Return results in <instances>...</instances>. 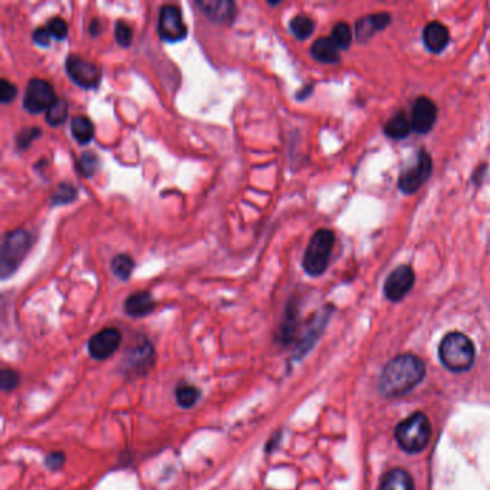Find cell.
Wrapping results in <instances>:
<instances>
[{
	"mask_svg": "<svg viewBox=\"0 0 490 490\" xmlns=\"http://www.w3.org/2000/svg\"><path fill=\"white\" fill-rule=\"evenodd\" d=\"M154 361V349L148 341H141L132 349L129 367L136 372H145Z\"/></svg>",
	"mask_w": 490,
	"mask_h": 490,
	"instance_id": "18",
	"label": "cell"
},
{
	"mask_svg": "<svg viewBox=\"0 0 490 490\" xmlns=\"http://www.w3.org/2000/svg\"><path fill=\"white\" fill-rule=\"evenodd\" d=\"M411 131H413L411 120L404 113H398L393 116L384 125L386 136L393 140H403Z\"/></svg>",
	"mask_w": 490,
	"mask_h": 490,
	"instance_id": "19",
	"label": "cell"
},
{
	"mask_svg": "<svg viewBox=\"0 0 490 490\" xmlns=\"http://www.w3.org/2000/svg\"><path fill=\"white\" fill-rule=\"evenodd\" d=\"M329 38L333 43H335V47L340 51L348 49L351 42H352V32H351L349 25L345 24V22H338V24L333 26Z\"/></svg>",
	"mask_w": 490,
	"mask_h": 490,
	"instance_id": "25",
	"label": "cell"
},
{
	"mask_svg": "<svg viewBox=\"0 0 490 490\" xmlns=\"http://www.w3.org/2000/svg\"><path fill=\"white\" fill-rule=\"evenodd\" d=\"M100 32H101L100 22L97 19L89 22V33H91V36H97Z\"/></svg>",
	"mask_w": 490,
	"mask_h": 490,
	"instance_id": "36",
	"label": "cell"
},
{
	"mask_svg": "<svg viewBox=\"0 0 490 490\" xmlns=\"http://www.w3.org/2000/svg\"><path fill=\"white\" fill-rule=\"evenodd\" d=\"M56 95L54 86L42 78H32L28 82L25 97H24V108L31 114L47 113L48 108L56 101Z\"/></svg>",
	"mask_w": 490,
	"mask_h": 490,
	"instance_id": "8",
	"label": "cell"
},
{
	"mask_svg": "<svg viewBox=\"0 0 490 490\" xmlns=\"http://www.w3.org/2000/svg\"><path fill=\"white\" fill-rule=\"evenodd\" d=\"M157 31L164 42L175 43L187 36V26L183 22L182 10L175 5H164L159 13Z\"/></svg>",
	"mask_w": 490,
	"mask_h": 490,
	"instance_id": "9",
	"label": "cell"
},
{
	"mask_svg": "<svg viewBox=\"0 0 490 490\" xmlns=\"http://www.w3.org/2000/svg\"><path fill=\"white\" fill-rule=\"evenodd\" d=\"M134 267L136 262L127 253H118L111 260V271L121 280H127L131 276Z\"/></svg>",
	"mask_w": 490,
	"mask_h": 490,
	"instance_id": "23",
	"label": "cell"
},
{
	"mask_svg": "<svg viewBox=\"0 0 490 490\" xmlns=\"http://www.w3.org/2000/svg\"><path fill=\"white\" fill-rule=\"evenodd\" d=\"M114 35H116V40L118 42V45L121 47H129L132 42V29L128 24L122 20H118L116 24V29H114Z\"/></svg>",
	"mask_w": 490,
	"mask_h": 490,
	"instance_id": "30",
	"label": "cell"
},
{
	"mask_svg": "<svg viewBox=\"0 0 490 490\" xmlns=\"http://www.w3.org/2000/svg\"><path fill=\"white\" fill-rule=\"evenodd\" d=\"M391 22V16L387 12L371 13L356 20L355 35L360 42H368L375 33L384 31Z\"/></svg>",
	"mask_w": 490,
	"mask_h": 490,
	"instance_id": "14",
	"label": "cell"
},
{
	"mask_svg": "<svg viewBox=\"0 0 490 490\" xmlns=\"http://www.w3.org/2000/svg\"><path fill=\"white\" fill-rule=\"evenodd\" d=\"M52 35V38L55 39H65L66 35H68V25H66V22L61 17V16H55L48 22L47 26Z\"/></svg>",
	"mask_w": 490,
	"mask_h": 490,
	"instance_id": "31",
	"label": "cell"
},
{
	"mask_svg": "<svg viewBox=\"0 0 490 490\" xmlns=\"http://www.w3.org/2000/svg\"><path fill=\"white\" fill-rule=\"evenodd\" d=\"M32 38H33V42H35L36 45H39V47L48 48L49 45H51L52 35H51V32H49V29H48L47 26H40V28L35 29Z\"/></svg>",
	"mask_w": 490,
	"mask_h": 490,
	"instance_id": "34",
	"label": "cell"
},
{
	"mask_svg": "<svg viewBox=\"0 0 490 490\" xmlns=\"http://www.w3.org/2000/svg\"><path fill=\"white\" fill-rule=\"evenodd\" d=\"M335 244V233L331 229H319L310 237L303 253L302 267L310 276H321L329 264Z\"/></svg>",
	"mask_w": 490,
	"mask_h": 490,
	"instance_id": "4",
	"label": "cell"
},
{
	"mask_svg": "<svg viewBox=\"0 0 490 490\" xmlns=\"http://www.w3.org/2000/svg\"><path fill=\"white\" fill-rule=\"evenodd\" d=\"M68 118V102L62 98H58L47 111V116H45V120L51 125V127H56L61 125L62 122L66 121Z\"/></svg>",
	"mask_w": 490,
	"mask_h": 490,
	"instance_id": "24",
	"label": "cell"
},
{
	"mask_svg": "<svg viewBox=\"0 0 490 490\" xmlns=\"http://www.w3.org/2000/svg\"><path fill=\"white\" fill-rule=\"evenodd\" d=\"M196 5L217 25H232L236 17V3L232 0H197Z\"/></svg>",
	"mask_w": 490,
	"mask_h": 490,
	"instance_id": "13",
	"label": "cell"
},
{
	"mask_svg": "<svg viewBox=\"0 0 490 490\" xmlns=\"http://www.w3.org/2000/svg\"><path fill=\"white\" fill-rule=\"evenodd\" d=\"M380 490H414V483L404 469H393L386 473Z\"/></svg>",
	"mask_w": 490,
	"mask_h": 490,
	"instance_id": "21",
	"label": "cell"
},
{
	"mask_svg": "<svg viewBox=\"0 0 490 490\" xmlns=\"http://www.w3.org/2000/svg\"><path fill=\"white\" fill-rule=\"evenodd\" d=\"M42 134L40 128L38 127H26L24 129H20L16 136V145L20 150L28 148L33 140H36Z\"/></svg>",
	"mask_w": 490,
	"mask_h": 490,
	"instance_id": "29",
	"label": "cell"
},
{
	"mask_svg": "<svg viewBox=\"0 0 490 490\" xmlns=\"http://www.w3.org/2000/svg\"><path fill=\"white\" fill-rule=\"evenodd\" d=\"M200 398V390L190 384H183L175 390V400L180 407L190 409L193 407Z\"/></svg>",
	"mask_w": 490,
	"mask_h": 490,
	"instance_id": "26",
	"label": "cell"
},
{
	"mask_svg": "<svg viewBox=\"0 0 490 490\" xmlns=\"http://www.w3.org/2000/svg\"><path fill=\"white\" fill-rule=\"evenodd\" d=\"M19 375L16 371L13 370H3L0 372V386L5 391H10L13 388H16V386L19 384Z\"/></svg>",
	"mask_w": 490,
	"mask_h": 490,
	"instance_id": "33",
	"label": "cell"
},
{
	"mask_svg": "<svg viewBox=\"0 0 490 490\" xmlns=\"http://www.w3.org/2000/svg\"><path fill=\"white\" fill-rule=\"evenodd\" d=\"M432 437V425L426 414L414 413L395 427V440L407 453H420L427 448Z\"/></svg>",
	"mask_w": 490,
	"mask_h": 490,
	"instance_id": "3",
	"label": "cell"
},
{
	"mask_svg": "<svg viewBox=\"0 0 490 490\" xmlns=\"http://www.w3.org/2000/svg\"><path fill=\"white\" fill-rule=\"evenodd\" d=\"M410 120L414 131L427 134L437 120L436 104L429 97H418L413 104Z\"/></svg>",
	"mask_w": 490,
	"mask_h": 490,
	"instance_id": "12",
	"label": "cell"
},
{
	"mask_svg": "<svg viewBox=\"0 0 490 490\" xmlns=\"http://www.w3.org/2000/svg\"><path fill=\"white\" fill-rule=\"evenodd\" d=\"M475 345L469 337L461 332H450L445 335L438 347L441 364L453 372L469 370L475 363Z\"/></svg>",
	"mask_w": 490,
	"mask_h": 490,
	"instance_id": "2",
	"label": "cell"
},
{
	"mask_svg": "<svg viewBox=\"0 0 490 490\" xmlns=\"http://www.w3.org/2000/svg\"><path fill=\"white\" fill-rule=\"evenodd\" d=\"M416 282V275L410 264H400L388 275L384 283V294L387 299L398 302L403 299Z\"/></svg>",
	"mask_w": 490,
	"mask_h": 490,
	"instance_id": "10",
	"label": "cell"
},
{
	"mask_svg": "<svg viewBox=\"0 0 490 490\" xmlns=\"http://www.w3.org/2000/svg\"><path fill=\"white\" fill-rule=\"evenodd\" d=\"M79 170L84 175L91 177L93 174L97 173V170L100 168V159L98 155L93 151H84L79 157Z\"/></svg>",
	"mask_w": 490,
	"mask_h": 490,
	"instance_id": "28",
	"label": "cell"
},
{
	"mask_svg": "<svg viewBox=\"0 0 490 490\" xmlns=\"http://www.w3.org/2000/svg\"><path fill=\"white\" fill-rule=\"evenodd\" d=\"M121 341H122V335L117 328H104L89 340L88 342L89 355L98 361L106 360L120 348Z\"/></svg>",
	"mask_w": 490,
	"mask_h": 490,
	"instance_id": "11",
	"label": "cell"
},
{
	"mask_svg": "<svg viewBox=\"0 0 490 490\" xmlns=\"http://www.w3.org/2000/svg\"><path fill=\"white\" fill-rule=\"evenodd\" d=\"M433 173V160L425 150L417 152V159L413 166L406 168L398 177V189L404 194H414L422 187Z\"/></svg>",
	"mask_w": 490,
	"mask_h": 490,
	"instance_id": "6",
	"label": "cell"
},
{
	"mask_svg": "<svg viewBox=\"0 0 490 490\" xmlns=\"http://www.w3.org/2000/svg\"><path fill=\"white\" fill-rule=\"evenodd\" d=\"M310 55L318 62L328 65H335L341 61L340 49L335 47V43L331 40V38H319L312 43Z\"/></svg>",
	"mask_w": 490,
	"mask_h": 490,
	"instance_id": "17",
	"label": "cell"
},
{
	"mask_svg": "<svg viewBox=\"0 0 490 490\" xmlns=\"http://www.w3.org/2000/svg\"><path fill=\"white\" fill-rule=\"evenodd\" d=\"M65 70L72 82L84 89H94L101 82V70L98 66L78 55L66 56Z\"/></svg>",
	"mask_w": 490,
	"mask_h": 490,
	"instance_id": "7",
	"label": "cell"
},
{
	"mask_svg": "<svg viewBox=\"0 0 490 490\" xmlns=\"http://www.w3.org/2000/svg\"><path fill=\"white\" fill-rule=\"evenodd\" d=\"M94 124L85 116H74L71 118V134L78 144H88L94 139Z\"/></svg>",
	"mask_w": 490,
	"mask_h": 490,
	"instance_id": "20",
	"label": "cell"
},
{
	"mask_svg": "<svg viewBox=\"0 0 490 490\" xmlns=\"http://www.w3.org/2000/svg\"><path fill=\"white\" fill-rule=\"evenodd\" d=\"M450 42V32L448 26L440 24V22H430L422 31V43L425 47L433 52L440 54L445 49Z\"/></svg>",
	"mask_w": 490,
	"mask_h": 490,
	"instance_id": "15",
	"label": "cell"
},
{
	"mask_svg": "<svg viewBox=\"0 0 490 490\" xmlns=\"http://www.w3.org/2000/svg\"><path fill=\"white\" fill-rule=\"evenodd\" d=\"M17 88L15 84H12L9 79L3 78L0 81V101L2 104H9L16 98Z\"/></svg>",
	"mask_w": 490,
	"mask_h": 490,
	"instance_id": "32",
	"label": "cell"
},
{
	"mask_svg": "<svg viewBox=\"0 0 490 490\" xmlns=\"http://www.w3.org/2000/svg\"><path fill=\"white\" fill-rule=\"evenodd\" d=\"M32 243V235L24 229L12 230L5 236L0 252V275L3 279L10 276L24 262Z\"/></svg>",
	"mask_w": 490,
	"mask_h": 490,
	"instance_id": "5",
	"label": "cell"
},
{
	"mask_svg": "<svg viewBox=\"0 0 490 490\" xmlns=\"http://www.w3.org/2000/svg\"><path fill=\"white\" fill-rule=\"evenodd\" d=\"M289 31L292 32L297 39L305 40L314 33L315 22L306 15H297L289 22Z\"/></svg>",
	"mask_w": 490,
	"mask_h": 490,
	"instance_id": "22",
	"label": "cell"
},
{
	"mask_svg": "<svg viewBox=\"0 0 490 490\" xmlns=\"http://www.w3.org/2000/svg\"><path fill=\"white\" fill-rule=\"evenodd\" d=\"M426 374V365L411 354L400 355L383 370L380 388L388 397H400L418 386Z\"/></svg>",
	"mask_w": 490,
	"mask_h": 490,
	"instance_id": "1",
	"label": "cell"
},
{
	"mask_svg": "<svg viewBox=\"0 0 490 490\" xmlns=\"http://www.w3.org/2000/svg\"><path fill=\"white\" fill-rule=\"evenodd\" d=\"M78 196V190L74 184L71 183H61L56 190L54 191L51 202L54 206H62V205H68L77 198Z\"/></svg>",
	"mask_w": 490,
	"mask_h": 490,
	"instance_id": "27",
	"label": "cell"
},
{
	"mask_svg": "<svg viewBox=\"0 0 490 490\" xmlns=\"http://www.w3.org/2000/svg\"><path fill=\"white\" fill-rule=\"evenodd\" d=\"M154 308H155V301L152 295L147 291L134 292L124 302L125 312L129 317H134V318H141L151 314Z\"/></svg>",
	"mask_w": 490,
	"mask_h": 490,
	"instance_id": "16",
	"label": "cell"
},
{
	"mask_svg": "<svg viewBox=\"0 0 490 490\" xmlns=\"http://www.w3.org/2000/svg\"><path fill=\"white\" fill-rule=\"evenodd\" d=\"M45 463H47V466L49 467L51 471H58V469H61V467L65 463V456L61 452L51 453L47 459H45Z\"/></svg>",
	"mask_w": 490,
	"mask_h": 490,
	"instance_id": "35",
	"label": "cell"
}]
</instances>
